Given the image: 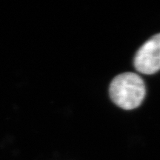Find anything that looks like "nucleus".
<instances>
[{"instance_id": "obj_1", "label": "nucleus", "mask_w": 160, "mask_h": 160, "mask_svg": "<svg viewBox=\"0 0 160 160\" xmlns=\"http://www.w3.org/2000/svg\"><path fill=\"white\" fill-rule=\"evenodd\" d=\"M110 97L117 106L125 110L137 108L145 99L146 88L139 75L125 72L112 80L109 88Z\"/></svg>"}, {"instance_id": "obj_2", "label": "nucleus", "mask_w": 160, "mask_h": 160, "mask_svg": "<svg viewBox=\"0 0 160 160\" xmlns=\"http://www.w3.org/2000/svg\"><path fill=\"white\" fill-rule=\"evenodd\" d=\"M133 65L139 73L151 75L160 70V33L153 36L136 53Z\"/></svg>"}]
</instances>
